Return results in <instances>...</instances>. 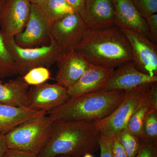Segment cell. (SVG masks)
<instances>
[{
  "label": "cell",
  "instance_id": "52a82bcc",
  "mask_svg": "<svg viewBox=\"0 0 157 157\" xmlns=\"http://www.w3.org/2000/svg\"><path fill=\"white\" fill-rule=\"evenodd\" d=\"M88 29L81 15L74 12L52 23L50 39L56 44L62 58L65 57L75 52Z\"/></svg>",
  "mask_w": 157,
  "mask_h": 157
},
{
  "label": "cell",
  "instance_id": "3957f363",
  "mask_svg": "<svg viewBox=\"0 0 157 157\" xmlns=\"http://www.w3.org/2000/svg\"><path fill=\"white\" fill-rule=\"evenodd\" d=\"M126 93L103 90L70 98L47 114L55 121H98L112 113L123 101Z\"/></svg>",
  "mask_w": 157,
  "mask_h": 157
},
{
  "label": "cell",
  "instance_id": "44dd1931",
  "mask_svg": "<svg viewBox=\"0 0 157 157\" xmlns=\"http://www.w3.org/2000/svg\"><path fill=\"white\" fill-rule=\"evenodd\" d=\"M19 74L15 62L6 48L0 31V77H8Z\"/></svg>",
  "mask_w": 157,
  "mask_h": 157
},
{
  "label": "cell",
  "instance_id": "6da1fadb",
  "mask_svg": "<svg viewBox=\"0 0 157 157\" xmlns=\"http://www.w3.org/2000/svg\"><path fill=\"white\" fill-rule=\"evenodd\" d=\"M75 52L90 65L110 70L133 60L128 40L118 25L102 29H88Z\"/></svg>",
  "mask_w": 157,
  "mask_h": 157
},
{
  "label": "cell",
  "instance_id": "d6986e66",
  "mask_svg": "<svg viewBox=\"0 0 157 157\" xmlns=\"http://www.w3.org/2000/svg\"><path fill=\"white\" fill-rule=\"evenodd\" d=\"M40 5L51 23L76 12L65 0H44Z\"/></svg>",
  "mask_w": 157,
  "mask_h": 157
},
{
  "label": "cell",
  "instance_id": "d6a6232c",
  "mask_svg": "<svg viewBox=\"0 0 157 157\" xmlns=\"http://www.w3.org/2000/svg\"><path fill=\"white\" fill-rule=\"evenodd\" d=\"M7 0H0V22H1V16H2V12L4 9V6L6 5Z\"/></svg>",
  "mask_w": 157,
  "mask_h": 157
},
{
  "label": "cell",
  "instance_id": "5bb4252c",
  "mask_svg": "<svg viewBox=\"0 0 157 157\" xmlns=\"http://www.w3.org/2000/svg\"><path fill=\"white\" fill-rule=\"evenodd\" d=\"M113 70L89 64L77 82L67 89L68 95L73 98L104 90Z\"/></svg>",
  "mask_w": 157,
  "mask_h": 157
},
{
  "label": "cell",
  "instance_id": "7c38bea8",
  "mask_svg": "<svg viewBox=\"0 0 157 157\" xmlns=\"http://www.w3.org/2000/svg\"><path fill=\"white\" fill-rule=\"evenodd\" d=\"M154 82H157V76H150L140 72L132 60L113 70L104 90L128 91Z\"/></svg>",
  "mask_w": 157,
  "mask_h": 157
},
{
  "label": "cell",
  "instance_id": "d590c367",
  "mask_svg": "<svg viewBox=\"0 0 157 157\" xmlns=\"http://www.w3.org/2000/svg\"><path fill=\"white\" fill-rule=\"evenodd\" d=\"M58 157H72L68 156H59Z\"/></svg>",
  "mask_w": 157,
  "mask_h": 157
},
{
  "label": "cell",
  "instance_id": "e575fe53",
  "mask_svg": "<svg viewBox=\"0 0 157 157\" xmlns=\"http://www.w3.org/2000/svg\"><path fill=\"white\" fill-rule=\"evenodd\" d=\"M82 157H94L93 156L92 154L87 153L86 154Z\"/></svg>",
  "mask_w": 157,
  "mask_h": 157
},
{
  "label": "cell",
  "instance_id": "cb8c5ba5",
  "mask_svg": "<svg viewBox=\"0 0 157 157\" xmlns=\"http://www.w3.org/2000/svg\"><path fill=\"white\" fill-rule=\"evenodd\" d=\"M128 157H135L138 153L140 145V139L125 128L119 135Z\"/></svg>",
  "mask_w": 157,
  "mask_h": 157
},
{
  "label": "cell",
  "instance_id": "f1b7e54d",
  "mask_svg": "<svg viewBox=\"0 0 157 157\" xmlns=\"http://www.w3.org/2000/svg\"><path fill=\"white\" fill-rule=\"evenodd\" d=\"M99 149L100 157H113L111 153L109 139L101 134L99 141Z\"/></svg>",
  "mask_w": 157,
  "mask_h": 157
},
{
  "label": "cell",
  "instance_id": "30bf717a",
  "mask_svg": "<svg viewBox=\"0 0 157 157\" xmlns=\"http://www.w3.org/2000/svg\"><path fill=\"white\" fill-rule=\"evenodd\" d=\"M29 107L48 113L65 103L69 98L67 90L57 83H44L29 90Z\"/></svg>",
  "mask_w": 157,
  "mask_h": 157
},
{
  "label": "cell",
  "instance_id": "4dcf8cb0",
  "mask_svg": "<svg viewBox=\"0 0 157 157\" xmlns=\"http://www.w3.org/2000/svg\"><path fill=\"white\" fill-rule=\"evenodd\" d=\"M76 13L81 16L83 14L85 0H65Z\"/></svg>",
  "mask_w": 157,
  "mask_h": 157
},
{
  "label": "cell",
  "instance_id": "7a4b0ae2",
  "mask_svg": "<svg viewBox=\"0 0 157 157\" xmlns=\"http://www.w3.org/2000/svg\"><path fill=\"white\" fill-rule=\"evenodd\" d=\"M95 122L55 121L48 140L38 157H82L99 149L101 137Z\"/></svg>",
  "mask_w": 157,
  "mask_h": 157
},
{
  "label": "cell",
  "instance_id": "ac0fdd59",
  "mask_svg": "<svg viewBox=\"0 0 157 157\" xmlns=\"http://www.w3.org/2000/svg\"><path fill=\"white\" fill-rule=\"evenodd\" d=\"M29 85L22 77L11 79L6 83L0 80V103L29 107Z\"/></svg>",
  "mask_w": 157,
  "mask_h": 157
},
{
  "label": "cell",
  "instance_id": "484cf974",
  "mask_svg": "<svg viewBox=\"0 0 157 157\" xmlns=\"http://www.w3.org/2000/svg\"><path fill=\"white\" fill-rule=\"evenodd\" d=\"M111 153L113 157H128L126 152L121 143L119 135L109 140Z\"/></svg>",
  "mask_w": 157,
  "mask_h": 157
},
{
  "label": "cell",
  "instance_id": "4316f807",
  "mask_svg": "<svg viewBox=\"0 0 157 157\" xmlns=\"http://www.w3.org/2000/svg\"><path fill=\"white\" fill-rule=\"evenodd\" d=\"M150 35V40L157 44V14H153L146 19Z\"/></svg>",
  "mask_w": 157,
  "mask_h": 157
},
{
  "label": "cell",
  "instance_id": "4fadbf2b",
  "mask_svg": "<svg viewBox=\"0 0 157 157\" xmlns=\"http://www.w3.org/2000/svg\"><path fill=\"white\" fill-rule=\"evenodd\" d=\"M81 17L89 29H102L117 25L112 0H85Z\"/></svg>",
  "mask_w": 157,
  "mask_h": 157
},
{
  "label": "cell",
  "instance_id": "8fae6325",
  "mask_svg": "<svg viewBox=\"0 0 157 157\" xmlns=\"http://www.w3.org/2000/svg\"><path fill=\"white\" fill-rule=\"evenodd\" d=\"M31 8L29 0H7L0 22L2 36L15 37L21 33L28 21Z\"/></svg>",
  "mask_w": 157,
  "mask_h": 157
},
{
  "label": "cell",
  "instance_id": "603a6c76",
  "mask_svg": "<svg viewBox=\"0 0 157 157\" xmlns=\"http://www.w3.org/2000/svg\"><path fill=\"white\" fill-rule=\"evenodd\" d=\"M50 77V72L48 68L38 67L29 70L23 76L22 78L29 86H35L45 83Z\"/></svg>",
  "mask_w": 157,
  "mask_h": 157
},
{
  "label": "cell",
  "instance_id": "277c9868",
  "mask_svg": "<svg viewBox=\"0 0 157 157\" xmlns=\"http://www.w3.org/2000/svg\"><path fill=\"white\" fill-rule=\"evenodd\" d=\"M54 122L48 114L25 121L5 135L8 149L38 156L48 140Z\"/></svg>",
  "mask_w": 157,
  "mask_h": 157
},
{
  "label": "cell",
  "instance_id": "7402d4cb",
  "mask_svg": "<svg viewBox=\"0 0 157 157\" xmlns=\"http://www.w3.org/2000/svg\"><path fill=\"white\" fill-rule=\"evenodd\" d=\"M151 109H153L148 105L141 106L131 117L127 124L126 128L128 131L139 139L142 135L145 118Z\"/></svg>",
  "mask_w": 157,
  "mask_h": 157
},
{
  "label": "cell",
  "instance_id": "5b68a950",
  "mask_svg": "<svg viewBox=\"0 0 157 157\" xmlns=\"http://www.w3.org/2000/svg\"><path fill=\"white\" fill-rule=\"evenodd\" d=\"M152 83L126 91L123 101L112 113L104 119L95 122L102 135L110 140L126 128L131 117L140 107L147 105L151 108L150 96Z\"/></svg>",
  "mask_w": 157,
  "mask_h": 157
},
{
  "label": "cell",
  "instance_id": "ba28073f",
  "mask_svg": "<svg viewBox=\"0 0 157 157\" xmlns=\"http://www.w3.org/2000/svg\"><path fill=\"white\" fill-rule=\"evenodd\" d=\"M118 25L128 40L137 70L150 76H157V44L137 32Z\"/></svg>",
  "mask_w": 157,
  "mask_h": 157
},
{
  "label": "cell",
  "instance_id": "e0dca14e",
  "mask_svg": "<svg viewBox=\"0 0 157 157\" xmlns=\"http://www.w3.org/2000/svg\"><path fill=\"white\" fill-rule=\"evenodd\" d=\"M46 114L47 112L29 107H15L0 103V135H6L25 121Z\"/></svg>",
  "mask_w": 157,
  "mask_h": 157
},
{
  "label": "cell",
  "instance_id": "836d02e7",
  "mask_svg": "<svg viewBox=\"0 0 157 157\" xmlns=\"http://www.w3.org/2000/svg\"><path fill=\"white\" fill-rule=\"evenodd\" d=\"M31 4H41L44 0H29Z\"/></svg>",
  "mask_w": 157,
  "mask_h": 157
},
{
  "label": "cell",
  "instance_id": "d4e9b609",
  "mask_svg": "<svg viewBox=\"0 0 157 157\" xmlns=\"http://www.w3.org/2000/svg\"><path fill=\"white\" fill-rule=\"evenodd\" d=\"M140 15L146 19L157 14V0H132Z\"/></svg>",
  "mask_w": 157,
  "mask_h": 157
},
{
  "label": "cell",
  "instance_id": "9a60e30c",
  "mask_svg": "<svg viewBox=\"0 0 157 157\" xmlns=\"http://www.w3.org/2000/svg\"><path fill=\"white\" fill-rule=\"evenodd\" d=\"M117 25L138 33L150 40L146 19L140 14L132 0H112Z\"/></svg>",
  "mask_w": 157,
  "mask_h": 157
},
{
  "label": "cell",
  "instance_id": "2e32d148",
  "mask_svg": "<svg viewBox=\"0 0 157 157\" xmlns=\"http://www.w3.org/2000/svg\"><path fill=\"white\" fill-rule=\"evenodd\" d=\"M58 70L56 76L57 83L67 89L77 82L89 64L75 52L61 58L56 63Z\"/></svg>",
  "mask_w": 157,
  "mask_h": 157
},
{
  "label": "cell",
  "instance_id": "9c48e42d",
  "mask_svg": "<svg viewBox=\"0 0 157 157\" xmlns=\"http://www.w3.org/2000/svg\"><path fill=\"white\" fill-rule=\"evenodd\" d=\"M52 23L39 4H31L30 14L25 29L14 37L23 48H30L50 39Z\"/></svg>",
  "mask_w": 157,
  "mask_h": 157
},
{
  "label": "cell",
  "instance_id": "8992f818",
  "mask_svg": "<svg viewBox=\"0 0 157 157\" xmlns=\"http://www.w3.org/2000/svg\"><path fill=\"white\" fill-rule=\"evenodd\" d=\"M3 37L5 45L15 62L19 74L22 76L33 68L50 67L61 59L60 52L52 39H50L48 45L35 48H23L17 45L14 37Z\"/></svg>",
  "mask_w": 157,
  "mask_h": 157
},
{
  "label": "cell",
  "instance_id": "f546056e",
  "mask_svg": "<svg viewBox=\"0 0 157 157\" xmlns=\"http://www.w3.org/2000/svg\"><path fill=\"white\" fill-rule=\"evenodd\" d=\"M3 157H38L37 155L21 151L8 149Z\"/></svg>",
  "mask_w": 157,
  "mask_h": 157
},
{
  "label": "cell",
  "instance_id": "1f68e13d",
  "mask_svg": "<svg viewBox=\"0 0 157 157\" xmlns=\"http://www.w3.org/2000/svg\"><path fill=\"white\" fill-rule=\"evenodd\" d=\"M8 149L6 136L0 135V157H3Z\"/></svg>",
  "mask_w": 157,
  "mask_h": 157
},
{
  "label": "cell",
  "instance_id": "83f0119b",
  "mask_svg": "<svg viewBox=\"0 0 157 157\" xmlns=\"http://www.w3.org/2000/svg\"><path fill=\"white\" fill-rule=\"evenodd\" d=\"M135 157H157V147L140 142V148Z\"/></svg>",
  "mask_w": 157,
  "mask_h": 157
},
{
  "label": "cell",
  "instance_id": "ffe728a7",
  "mask_svg": "<svg viewBox=\"0 0 157 157\" xmlns=\"http://www.w3.org/2000/svg\"><path fill=\"white\" fill-rule=\"evenodd\" d=\"M140 141L157 147V110L151 109L144 124Z\"/></svg>",
  "mask_w": 157,
  "mask_h": 157
}]
</instances>
